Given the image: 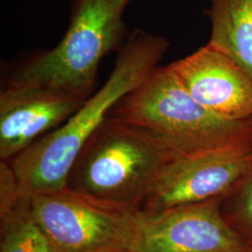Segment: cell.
<instances>
[{
  "instance_id": "obj_7",
  "label": "cell",
  "mask_w": 252,
  "mask_h": 252,
  "mask_svg": "<svg viewBox=\"0 0 252 252\" xmlns=\"http://www.w3.org/2000/svg\"><path fill=\"white\" fill-rule=\"evenodd\" d=\"M220 198L140 211L133 252H252V246L221 214Z\"/></svg>"
},
{
  "instance_id": "obj_1",
  "label": "cell",
  "mask_w": 252,
  "mask_h": 252,
  "mask_svg": "<svg viewBox=\"0 0 252 252\" xmlns=\"http://www.w3.org/2000/svg\"><path fill=\"white\" fill-rule=\"evenodd\" d=\"M169 46L165 37L141 29L128 36L99 90L62 126L9 160L23 195L51 194L66 188L68 175L88 138L118 102L158 66Z\"/></svg>"
},
{
  "instance_id": "obj_11",
  "label": "cell",
  "mask_w": 252,
  "mask_h": 252,
  "mask_svg": "<svg viewBox=\"0 0 252 252\" xmlns=\"http://www.w3.org/2000/svg\"><path fill=\"white\" fill-rule=\"evenodd\" d=\"M0 220V252H56L32 214L29 196L23 195L15 208Z\"/></svg>"
},
{
  "instance_id": "obj_2",
  "label": "cell",
  "mask_w": 252,
  "mask_h": 252,
  "mask_svg": "<svg viewBox=\"0 0 252 252\" xmlns=\"http://www.w3.org/2000/svg\"><path fill=\"white\" fill-rule=\"evenodd\" d=\"M180 155L153 134L108 115L83 146L66 188L139 209L165 167Z\"/></svg>"
},
{
  "instance_id": "obj_8",
  "label": "cell",
  "mask_w": 252,
  "mask_h": 252,
  "mask_svg": "<svg viewBox=\"0 0 252 252\" xmlns=\"http://www.w3.org/2000/svg\"><path fill=\"white\" fill-rule=\"evenodd\" d=\"M189 94L229 120L252 118V77L227 54L207 43L171 63Z\"/></svg>"
},
{
  "instance_id": "obj_5",
  "label": "cell",
  "mask_w": 252,
  "mask_h": 252,
  "mask_svg": "<svg viewBox=\"0 0 252 252\" xmlns=\"http://www.w3.org/2000/svg\"><path fill=\"white\" fill-rule=\"evenodd\" d=\"M32 214L56 252H133L140 211L65 188L30 197Z\"/></svg>"
},
{
  "instance_id": "obj_14",
  "label": "cell",
  "mask_w": 252,
  "mask_h": 252,
  "mask_svg": "<svg viewBox=\"0 0 252 252\" xmlns=\"http://www.w3.org/2000/svg\"></svg>"
},
{
  "instance_id": "obj_12",
  "label": "cell",
  "mask_w": 252,
  "mask_h": 252,
  "mask_svg": "<svg viewBox=\"0 0 252 252\" xmlns=\"http://www.w3.org/2000/svg\"><path fill=\"white\" fill-rule=\"evenodd\" d=\"M232 193L234 199L228 221L252 246V169Z\"/></svg>"
},
{
  "instance_id": "obj_9",
  "label": "cell",
  "mask_w": 252,
  "mask_h": 252,
  "mask_svg": "<svg viewBox=\"0 0 252 252\" xmlns=\"http://www.w3.org/2000/svg\"><path fill=\"white\" fill-rule=\"evenodd\" d=\"M84 101L44 87H3L0 93L1 160H11L62 126Z\"/></svg>"
},
{
  "instance_id": "obj_13",
  "label": "cell",
  "mask_w": 252,
  "mask_h": 252,
  "mask_svg": "<svg viewBox=\"0 0 252 252\" xmlns=\"http://www.w3.org/2000/svg\"><path fill=\"white\" fill-rule=\"evenodd\" d=\"M18 181L9 161L0 162V219L8 216L22 198Z\"/></svg>"
},
{
  "instance_id": "obj_6",
  "label": "cell",
  "mask_w": 252,
  "mask_h": 252,
  "mask_svg": "<svg viewBox=\"0 0 252 252\" xmlns=\"http://www.w3.org/2000/svg\"><path fill=\"white\" fill-rule=\"evenodd\" d=\"M252 169V146L229 147L180 155L163 170L139 211L222 198L232 193Z\"/></svg>"
},
{
  "instance_id": "obj_3",
  "label": "cell",
  "mask_w": 252,
  "mask_h": 252,
  "mask_svg": "<svg viewBox=\"0 0 252 252\" xmlns=\"http://www.w3.org/2000/svg\"><path fill=\"white\" fill-rule=\"evenodd\" d=\"M109 115L153 134L181 155L252 146V118L229 120L203 107L182 85L171 63L156 66Z\"/></svg>"
},
{
  "instance_id": "obj_4",
  "label": "cell",
  "mask_w": 252,
  "mask_h": 252,
  "mask_svg": "<svg viewBox=\"0 0 252 252\" xmlns=\"http://www.w3.org/2000/svg\"><path fill=\"white\" fill-rule=\"evenodd\" d=\"M130 0H72L67 30L49 51L28 57L4 87H44L86 100L94 93L103 58L122 47Z\"/></svg>"
},
{
  "instance_id": "obj_10",
  "label": "cell",
  "mask_w": 252,
  "mask_h": 252,
  "mask_svg": "<svg viewBox=\"0 0 252 252\" xmlns=\"http://www.w3.org/2000/svg\"><path fill=\"white\" fill-rule=\"evenodd\" d=\"M208 43L227 54L252 77V0H210Z\"/></svg>"
}]
</instances>
